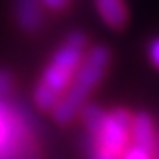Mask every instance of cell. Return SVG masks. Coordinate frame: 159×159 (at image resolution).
Returning <instances> with one entry per match:
<instances>
[{"label": "cell", "mask_w": 159, "mask_h": 159, "mask_svg": "<svg viewBox=\"0 0 159 159\" xmlns=\"http://www.w3.org/2000/svg\"><path fill=\"white\" fill-rule=\"evenodd\" d=\"M13 75L7 71V70H0V99H6L13 92Z\"/></svg>", "instance_id": "cell-8"}, {"label": "cell", "mask_w": 159, "mask_h": 159, "mask_svg": "<svg viewBox=\"0 0 159 159\" xmlns=\"http://www.w3.org/2000/svg\"><path fill=\"white\" fill-rule=\"evenodd\" d=\"M86 48L88 39L80 31L70 33L57 48L33 92V101L39 110L51 111L55 102L62 97L86 53Z\"/></svg>", "instance_id": "cell-1"}, {"label": "cell", "mask_w": 159, "mask_h": 159, "mask_svg": "<svg viewBox=\"0 0 159 159\" xmlns=\"http://www.w3.org/2000/svg\"><path fill=\"white\" fill-rule=\"evenodd\" d=\"M108 66H110L108 48L93 46L84 53L68 90L51 108V115L59 125H68L79 115L80 108L88 102L90 93L99 86V82L106 75Z\"/></svg>", "instance_id": "cell-2"}, {"label": "cell", "mask_w": 159, "mask_h": 159, "mask_svg": "<svg viewBox=\"0 0 159 159\" xmlns=\"http://www.w3.org/2000/svg\"><path fill=\"white\" fill-rule=\"evenodd\" d=\"M121 159H152V152L144 150L141 146H135V144H128V148L121 156Z\"/></svg>", "instance_id": "cell-9"}, {"label": "cell", "mask_w": 159, "mask_h": 159, "mask_svg": "<svg viewBox=\"0 0 159 159\" xmlns=\"http://www.w3.org/2000/svg\"><path fill=\"white\" fill-rule=\"evenodd\" d=\"M92 159H121V157H117V156H113L110 152L99 148L97 144H93V146H92Z\"/></svg>", "instance_id": "cell-10"}, {"label": "cell", "mask_w": 159, "mask_h": 159, "mask_svg": "<svg viewBox=\"0 0 159 159\" xmlns=\"http://www.w3.org/2000/svg\"><path fill=\"white\" fill-rule=\"evenodd\" d=\"M40 2H42V6H46L53 11H61L70 4V0H40Z\"/></svg>", "instance_id": "cell-11"}, {"label": "cell", "mask_w": 159, "mask_h": 159, "mask_svg": "<svg viewBox=\"0 0 159 159\" xmlns=\"http://www.w3.org/2000/svg\"><path fill=\"white\" fill-rule=\"evenodd\" d=\"M80 115H82V123H84V126L86 130L90 132V135H95L99 126H101V123H102V119H104V113L106 111L102 110L101 106H97V104H84L79 111Z\"/></svg>", "instance_id": "cell-7"}, {"label": "cell", "mask_w": 159, "mask_h": 159, "mask_svg": "<svg viewBox=\"0 0 159 159\" xmlns=\"http://www.w3.org/2000/svg\"><path fill=\"white\" fill-rule=\"evenodd\" d=\"M15 13L20 28L26 31H37L42 26L44 15L40 0H16Z\"/></svg>", "instance_id": "cell-5"}, {"label": "cell", "mask_w": 159, "mask_h": 159, "mask_svg": "<svg viewBox=\"0 0 159 159\" xmlns=\"http://www.w3.org/2000/svg\"><path fill=\"white\" fill-rule=\"evenodd\" d=\"M150 61L154 62V66L159 68V39H156L150 44Z\"/></svg>", "instance_id": "cell-12"}, {"label": "cell", "mask_w": 159, "mask_h": 159, "mask_svg": "<svg viewBox=\"0 0 159 159\" xmlns=\"http://www.w3.org/2000/svg\"><path fill=\"white\" fill-rule=\"evenodd\" d=\"M97 11L101 18L110 26V28H123L128 20L126 4L123 0H95Z\"/></svg>", "instance_id": "cell-6"}, {"label": "cell", "mask_w": 159, "mask_h": 159, "mask_svg": "<svg viewBox=\"0 0 159 159\" xmlns=\"http://www.w3.org/2000/svg\"><path fill=\"white\" fill-rule=\"evenodd\" d=\"M130 126H132V113L126 108H115L110 113H104V119L92 135L93 144L121 157L130 144Z\"/></svg>", "instance_id": "cell-3"}, {"label": "cell", "mask_w": 159, "mask_h": 159, "mask_svg": "<svg viewBox=\"0 0 159 159\" xmlns=\"http://www.w3.org/2000/svg\"><path fill=\"white\" fill-rule=\"evenodd\" d=\"M130 139H132V144L152 152V148L156 144V128H154V121L148 113L139 111V113L132 115Z\"/></svg>", "instance_id": "cell-4"}]
</instances>
